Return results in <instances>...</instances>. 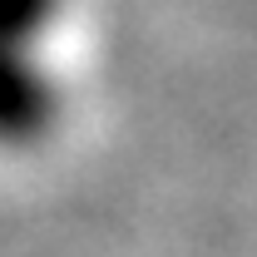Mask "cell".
Instances as JSON below:
<instances>
[{
    "mask_svg": "<svg viewBox=\"0 0 257 257\" xmlns=\"http://www.w3.org/2000/svg\"><path fill=\"white\" fill-rule=\"evenodd\" d=\"M64 89L30 40H0V144L20 149L55 134Z\"/></svg>",
    "mask_w": 257,
    "mask_h": 257,
    "instance_id": "cell-1",
    "label": "cell"
},
{
    "mask_svg": "<svg viewBox=\"0 0 257 257\" xmlns=\"http://www.w3.org/2000/svg\"><path fill=\"white\" fill-rule=\"evenodd\" d=\"M64 15V0H0V40L40 45Z\"/></svg>",
    "mask_w": 257,
    "mask_h": 257,
    "instance_id": "cell-2",
    "label": "cell"
}]
</instances>
